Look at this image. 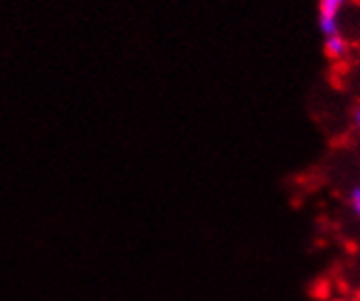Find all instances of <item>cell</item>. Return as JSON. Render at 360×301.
I'll return each instance as SVG.
<instances>
[{"label": "cell", "mask_w": 360, "mask_h": 301, "mask_svg": "<svg viewBox=\"0 0 360 301\" xmlns=\"http://www.w3.org/2000/svg\"><path fill=\"white\" fill-rule=\"evenodd\" d=\"M347 7V0H319V31L323 37L341 33V13Z\"/></svg>", "instance_id": "6da1fadb"}, {"label": "cell", "mask_w": 360, "mask_h": 301, "mask_svg": "<svg viewBox=\"0 0 360 301\" xmlns=\"http://www.w3.org/2000/svg\"><path fill=\"white\" fill-rule=\"evenodd\" d=\"M323 51L330 59H343L349 51V44L347 39L343 37V33L338 35H330V37H323Z\"/></svg>", "instance_id": "7a4b0ae2"}, {"label": "cell", "mask_w": 360, "mask_h": 301, "mask_svg": "<svg viewBox=\"0 0 360 301\" xmlns=\"http://www.w3.org/2000/svg\"><path fill=\"white\" fill-rule=\"evenodd\" d=\"M349 205H352V212L356 214V219L360 221V186H356L349 192Z\"/></svg>", "instance_id": "3957f363"}, {"label": "cell", "mask_w": 360, "mask_h": 301, "mask_svg": "<svg viewBox=\"0 0 360 301\" xmlns=\"http://www.w3.org/2000/svg\"><path fill=\"white\" fill-rule=\"evenodd\" d=\"M354 124H356V129L360 132V105L354 110Z\"/></svg>", "instance_id": "277c9868"}, {"label": "cell", "mask_w": 360, "mask_h": 301, "mask_svg": "<svg viewBox=\"0 0 360 301\" xmlns=\"http://www.w3.org/2000/svg\"><path fill=\"white\" fill-rule=\"evenodd\" d=\"M336 301H354V299H336Z\"/></svg>", "instance_id": "5b68a950"}]
</instances>
